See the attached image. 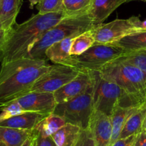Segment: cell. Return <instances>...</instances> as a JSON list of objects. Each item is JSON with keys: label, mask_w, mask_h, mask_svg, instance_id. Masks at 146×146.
I'll use <instances>...</instances> for the list:
<instances>
[{"label": "cell", "mask_w": 146, "mask_h": 146, "mask_svg": "<svg viewBox=\"0 0 146 146\" xmlns=\"http://www.w3.org/2000/svg\"><path fill=\"white\" fill-rule=\"evenodd\" d=\"M135 135H131L125 138L118 139L110 146H133Z\"/></svg>", "instance_id": "30"}, {"label": "cell", "mask_w": 146, "mask_h": 146, "mask_svg": "<svg viewBox=\"0 0 146 146\" xmlns=\"http://www.w3.org/2000/svg\"><path fill=\"white\" fill-rule=\"evenodd\" d=\"M35 130H34L33 134H32L31 136H29V137H28L25 142H24V143L21 146H32V145H33V143H34V140H35Z\"/></svg>", "instance_id": "33"}, {"label": "cell", "mask_w": 146, "mask_h": 146, "mask_svg": "<svg viewBox=\"0 0 146 146\" xmlns=\"http://www.w3.org/2000/svg\"><path fill=\"white\" fill-rule=\"evenodd\" d=\"M72 14L61 10L57 12L34 15L22 24H16L7 31L5 43L0 50L1 64L23 58L31 46L50 28Z\"/></svg>", "instance_id": "1"}, {"label": "cell", "mask_w": 146, "mask_h": 146, "mask_svg": "<svg viewBox=\"0 0 146 146\" xmlns=\"http://www.w3.org/2000/svg\"><path fill=\"white\" fill-rule=\"evenodd\" d=\"M146 117V102L130 115L123 127L119 139L135 135L142 131V127Z\"/></svg>", "instance_id": "15"}, {"label": "cell", "mask_w": 146, "mask_h": 146, "mask_svg": "<svg viewBox=\"0 0 146 146\" xmlns=\"http://www.w3.org/2000/svg\"><path fill=\"white\" fill-rule=\"evenodd\" d=\"M65 124V120L62 117L52 113L42 120L35 130L44 137H51Z\"/></svg>", "instance_id": "22"}, {"label": "cell", "mask_w": 146, "mask_h": 146, "mask_svg": "<svg viewBox=\"0 0 146 146\" xmlns=\"http://www.w3.org/2000/svg\"><path fill=\"white\" fill-rule=\"evenodd\" d=\"M140 1H142V2H146V0H140Z\"/></svg>", "instance_id": "39"}, {"label": "cell", "mask_w": 146, "mask_h": 146, "mask_svg": "<svg viewBox=\"0 0 146 146\" xmlns=\"http://www.w3.org/2000/svg\"><path fill=\"white\" fill-rule=\"evenodd\" d=\"M93 26L89 15V9L68 15L57 25L47 29L40 38L31 46L25 57L35 60H46L45 51L52 44L68 37H76L90 30Z\"/></svg>", "instance_id": "3"}, {"label": "cell", "mask_w": 146, "mask_h": 146, "mask_svg": "<svg viewBox=\"0 0 146 146\" xmlns=\"http://www.w3.org/2000/svg\"><path fill=\"white\" fill-rule=\"evenodd\" d=\"M117 59L130 63L140 69L146 79V51L127 52Z\"/></svg>", "instance_id": "24"}, {"label": "cell", "mask_w": 146, "mask_h": 146, "mask_svg": "<svg viewBox=\"0 0 146 146\" xmlns=\"http://www.w3.org/2000/svg\"><path fill=\"white\" fill-rule=\"evenodd\" d=\"M0 29H4L3 25H2V22H1V20H0Z\"/></svg>", "instance_id": "37"}, {"label": "cell", "mask_w": 146, "mask_h": 146, "mask_svg": "<svg viewBox=\"0 0 146 146\" xmlns=\"http://www.w3.org/2000/svg\"><path fill=\"white\" fill-rule=\"evenodd\" d=\"M47 115L33 112H25L7 120L0 121V126L25 130H34Z\"/></svg>", "instance_id": "14"}, {"label": "cell", "mask_w": 146, "mask_h": 146, "mask_svg": "<svg viewBox=\"0 0 146 146\" xmlns=\"http://www.w3.org/2000/svg\"><path fill=\"white\" fill-rule=\"evenodd\" d=\"M33 132L0 126V146H21Z\"/></svg>", "instance_id": "17"}, {"label": "cell", "mask_w": 146, "mask_h": 146, "mask_svg": "<svg viewBox=\"0 0 146 146\" xmlns=\"http://www.w3.org/2000/svg\"><path fill=\"white\" fill-rule=\"evenodd\" d=\"M123 48L127 52L146 51V32L132 34L113 43Z\"/></svg>", "instance_id": "21"}, {"label": "cell", "mask_w": 146, "mask_h": 146, "mask_svg": "<svg viewBox=\"0 0 146 146\" xmlns=\"http://www.w3.org/2000/svg\"><path fill=\"white\" fill-rule=\"evenodd\" d=\"M91 0H63V10L70 14H75L88 10Z\"/></svg>", "instance_id": "26"}, {"label": "cell", "mask_w": 146, "mask_h": 146, "mask_svg": "<svg viewBox=\"0 0 146 146\" xmlns=\"http://www.w3.org/2000/svg\"><path fill=\"white\" fill-rule=\"evenodd\" d=\"M88 71L92 82V94L95 110L110 116L117 106L134 108L143 105L130 98L115 83L104 79L100 71Z\"/></svg>", "instance_id": "5"}, {"label": "cell", "mask_w": 146, "mask_h": 146, "mask_svg": "<svg viewBox=\"0 0 146 146\" xmlns=\"http://www.w3.org/2000/svg\"><path fill=\"white\" fill-rule=\"evenodd\" d=\"M91 32L95 42L99 44H113L124 36L140 32L130 19H116L109 23L94 25Z\"/></svg>", "instance_id": "9"}, {"label": "cell", "mask_w": 146, "mask_h": 146, "mask_svg": "<svg viewBox=\"0 0 146 146\" xmlns=\"http://www.w3.org/2000/svg\"><path fill=\"white\" fill-rule=\"evenodd\" d=\"M34 141H35V140H34ZM32 146H34V143H33V145H32Z\"/></svg>", "instance_id": "40"}, {"label": "cell", "mask_w": 146, "mask_h": 146, "mask_svg": "<svg viewBox=\"0 0 146 146\" xmlns=\"http://www.w3.org/2000/svg\"><path fill=\"white\" fill-rule=\"evenodd\" d=\"M104 79L114 82L140 104L146 102V79L140 69L119 59L105 64L100 70Z\"/></svg>", "instance_id": "4"}, {"label": "cell", "mask_w": 146, "mask_h": 146, "mask_svg": "<svg viewBox=\"0 0 146 146\" xmlns=\"http://www.w3.org/2000/svg\"><path fill=\"white\" fill-rule=\"evenodd\" d=\"M129 19L139 32H146V19L141 21L138 17H131Z\"/></svg>", "instance_id": "31"}, {"label": "cell", "mask_w": 146, "mask_h": 146, "mask_svg": "<svg viewBox=\"0 0 146 146\" xmlns=\"http://www.w3.org/2000/svg\"><path fill=\"white\" fill-rule=\"evenodd\" d=\"M79 72L80 70L70 66L58 64L51 65L50 70L36 80L31 91L54 93L75 79Z\"/></svg>", "instance_id": "8"}, {"label": "cell", "mask_w": 146, "mask_h": 146, "mask_svg": "<svg viewBox=\"0 0 146 146\" xmlns=\"http://www.w3.org/2000/svg\"><path fill=\"white\" fill-rule=\"evenodd\" d=\"M126 52L114 44L96 43L79 55H70L61 64L78 70L100 71L108 63L124 55Z\"/></svg>", "instance_id": "6"}, {"label": "cell", "mask_w": 146, "mask_h": 146, "mask_svg": "<svg viewBox=\"0 0 146 146\" xmlns=\"http://www.w3.org/2000/svg\"><path fill=\"white\" fill-rule=\"evenodd\" d=\"M94 110L91 88L87 92L67 102L57 104L52 113L62 117L66 123L75 125L82 130H85L89 127Z\"/></svg>", "instance_id": "7"}, {"label": "cell", "mask_w": 146, "mask_h": 146, "mask_svg": "<svg viewBox=\"0 0 146 146\" xmlns=\"http://www.w3.org/2000/svg\"><path fill=\"white\" fill-rule=\"evenodd\" d=\"M50 66L46 60L23 57L1 64L0 105L15 100L31 92L36 80Z\"/></svg>", "instance_id": "2"}, {"label": "cell", "mask_w": 146, "mask_h": 146, "mask_svg": "<svg viewBox=\"0 0 146 146\" xmlns=\"http://www.w3.org/2000/svg\"><path fill=\"white\" fill-rule=\"evenodd\" d=\"M133 146H146V133L141 131L136 135Z\"/></svg>", "instance_id": "32"}, {"label": "cell", "mask_w": 146, "mask_h": 146, "mask_svg": "<svg viewBox=\"0 0 146 146\" xmlns=\"http://www.w3.org/2000/svg\"><path fill=\"white\" fill-rule=\"evenodd\" d=\"M75 37H68L52 44L45 51L46 60L60 64L70 56L72 42Z\"/></svg>", "instance_id": "19"}, {"label": "cell", "mask_w": 146, "mask_h": 146, "mask_svg": "<svg viewBox=\"0 0 146 146\" xmlns=\"http://www.w3.org/2000/svg\"><path fill=\"white\" fill-rule=\"evenodd\" d=\"M137 108H125L117 106L115 108L113 114L110 116L112 124V137L110 145L118 140L126 120Z\"/></svg>", "instance_id": "20"}, {"label": "cell", "mask_w": 146, "mask_h": 146, "mask_svg": "<svg viewBox=\"0 0 146 146\" xmlns=\"http://www.w3.org/2000/svg\"><path fill=\"white\" fill-rule=\"evenodd\" d=\"M0 121L7 120L15 115L25 113L16 100L0 105Z\"/></svg>", "instance_id": "25"}, {"label": "cell", "mask_w": 146, "mask_h": 146, "mask_svg": "<svg viewBox=\"0 0 146 146\" xmlns=\"http://www.w3.org/2000/svg\"><path fill=\"white\" fill-rule=\"evenodd\" d=\"M82 129L75 125L66 123L51 136L56 146H74Z\"/></svg>", "instance_id": "18"}, {"label": "cell", "mask_w": 146, "mask_h": 146, "mask_svg": "<svg viewBox=\"0 0 146 146\" xmlns=\"http://www.w3.org/2000/svg\"><path fill=\"white\" fill-rule=\"evenodd\" d=\"M99 146H110L112 137L110 117L98 110H94L88 127Z\"/></svg>", "instance_id": "12"}, {"label": "cell", "mask_w": 146, "mask_h": 146, "mask_svg": "<svg viewBox=\"0 0 146 146\" xmlns=\"http://www.w3.org/2000/svg\"><path fill=\"white\" fill-rule=\"evenodd\" d=\"M36 9L40 14L60 12L63 10V0H40Z\"/></svg>", "instance_id": "27"}, {"label": "cell", "mask_w": 146, "mask_h": 146, "mask_svg": "<svg viewBox=\"0 0 146 146\" xmlns=\"http://www.w3.org/2000/svg\"><path fill=\"white\" fill-rule=\"evenodd\" d=\"M133 1H135V0H126V2H133Z\"/></svg>", "instance_id": "38"}, {"label": "cell", "mask_w": 146, "mask_h": 146, "mask_svg": "<svg viewBox=\"0 0 146 146\" xmlns=\"http://www.w3.org/2000/svg\"><path fill=\"white\" fill-rule=\"evenodd\" d=\"M74 146H99L89 129L81 130L80 134Z\"/></svg>", "instance_id": "28"}, {"label": "cell", "mask_w": 146, "mask_h": 146, "mask_svg": "<svg viewBox=\"0 0 146 146\" xmlns=\"http://www.w3.org/2000/svg\"><path fill=\"white\" fill-rule=\"evenodd\" d=\"M92 88L90 75L88 70H80L78 76L54 92L57 104L67 102Z\"/></svg>", "instance_id": "11"}, {"label": "cell", "mask_w": 146, "mask_h": 146, "mask_svg": "<svg viewBox=\"0 0 146 146\" xmlns=\"http://www.w3.org/2000/svg\"><path fill=\"white\" fill-rule=\"evenodd\" d=\"M22 0H0V20L4 29L8 31L16 23Z\"/></svg>", "instance_id": "16"}, {"label": "cell", "mask_w": 146, "mask_h": 146, "mask_svg": "<svg viewBox=\"0 0 146 146\" xmlns=\"http://www.w3.org/2000/svg\"><path fill=\"white\" fill-rule=\"evenodd\" d=\"M95 43L91 29L81 34L72 40L70 55H79L86 51Z\"/></svg>", "instance_id": "23"}, {"label": "cell", "mask_w": 146, "mask_h": 146, "mask_svg": "<svg viewBox=\"0 0 146 146\" xmlns=\"http://www.w3.org/2000/svg\"><path fill=\"white\" fill-rule=\"evenodd\" d=\"M39 1H40V0H29V3H30V8H31V9H33L34 7L38 4Z\"/></svg>", "instance_id": "35"}, {"label": "cell", "mask_w": 146, "mask_h": 146, "mask_svg": "<svg viewBox=\"0 0 146 146\" xmlns=\"http://www.w3.org/2000/svg\"><path fill=\"white\" fill-rule=\"evenodd\" d=\"M35 138L34 141V146H56L51 137H44L36 133V130H35Z\"/></svg>", "instance_id": "29"}, {"label": "cell", "mask_w": 146, "mask_h": 146, "mask_svg": "<svg viewBox=\"0 0 146 146\" xmlns=\"http://www.w3.org/2000/svg\"><path fill=\"white\" fill-rule=\"evenodd\" d=\"M142 131L146 133V117H145V118L144 121H143V127H142Z\"/></svg>", "instance_id": "36"}, {"label": "cell", "mask_w": 146, "mask_h": 146, "mask_svg": "<svg viewBox=\"0 0 146 146\" xmlns=\"http://www.w3.org/2000/svg\"><path fill=\"white\" fill-rule=\"evenodd\" d=\"M25 112L48 115L54 111L57 102L52 92L31 91L24 96L16 99Z\"/></svg>", "instance_id": "10"}, {"label": "cell", "mask_w": 146, "mask_h": 146, "mask_svg": "<svg viewBox=\"0 0 146 146\" xmlns=\"http://www.w3.org/2000/svg\"><path fill=\"white\" fill-rule=\"evenodd\" d=\"M126 0H91L89 15L94 25H100Z\"/></svg>", "instance_id": "13"}, {"label": "cell", "mask_w": 146, "mask_h": 146, "mask_svg": "<svg viewBox=\"0 0 146 146\" xmlns=\"http://www.w3.org/2000/svg\"><path fill=\"white\" fill-rule=\"evenodd\" d=\"M7 33V31L5 30V29H0V50H1L4 43H5Z\"/></svg>", "instance_id": "34"}]
</instances>
